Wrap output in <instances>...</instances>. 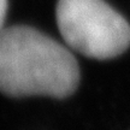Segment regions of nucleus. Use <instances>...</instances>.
Masks as SVG:
<instances>
[{
    "label": "nucleus",
    "mask_w": 130,
    "mask_h": 130,
    "mask_svg": "<svg viewBox=\"0 0 130 130\" xmlns=\"http://www.w3.org/2000/svg\"><path fill=\"white\" fill-rule=\"evenodd\" d=\"M79 83L78 63L65 46L27 25L0 31V92L12 98L63 99Z\"/></svg>",
    "instance_id": "1"
},
{
    "label": "nucleus",
    "mask_w": 130,
    "mask_h": 130,
    "mask_svg": "<svg viewBox=\"0 0 130 130\" xmlns=\"http://www.w3.org/2000/svg\"><path fill=\"white\" fill-rule=\"evenodd\" d=\"M57 24L65 43L99 60L121 56L130 46V25L104 0H58Z\"/></svg>",
    "instance_id": "2"
},
{
    "label": "nucleus",
    "mask_w": 130,
    "mask_h": 130,
    "mask_svg": "<svg viewBox=\"0 0 130 130\" xmlns=\"http://www.w3.org/2000/svg\"><path fill=\"white\" fill-rule=\"evenodd\" d=\"M6 11H7V0H0V31L4 29Z\"/></svg>",
    "instance_id": "3"
}]
</instances>
